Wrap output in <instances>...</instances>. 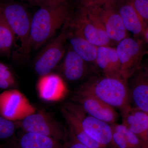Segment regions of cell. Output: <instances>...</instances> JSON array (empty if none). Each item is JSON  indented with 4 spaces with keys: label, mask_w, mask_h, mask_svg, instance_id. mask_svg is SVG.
Segmentation results:
<instances>
[{
    "label": "cell",
    "mask_w": 148,
    "mask_h": 148,
    "mask_svg": "<svg viewBox=\"0 0 148 148\" xmlns=\"http://www.w3.org/2000/svg\"><path fill=\"white\" fill-rule=\"evenodd\" d=\"M15 37L7 22L0 13V55H10Z\"/></svg>",
    "instance_id": "44dd1931"
},
{
    "label": "cell",
    "mask_w": 148,
    "mask_h": 148,
    "mask_svg": "<svg viewBox=\"0 0 148 148\" xmlns=\"http://www.w3.org/2000/svg\"><path fill=\"white\" fill-rule=\"evenodd\" d=\"M127 82L122 78L92 76L74 93L93 96L114 109H119L122 112L131 106Z\"/></svg>",
    "instance_id": "7a4b0ae2"
},
{
    "label": "cell",
    "mask_w": 148,
    "mask_h": 148,
    "mask_svg": "<svg viewBox=\"0 0 148 148\" xmlns=\"http://www.w3.org/2000/svg\"><path fill=\"white\" fill-rule=\"evenodd\" d=\"M25 1H28L30 2L34 3V0H25Z\"/></svg>",
    "instance_id": "836d02e7"
},
{
    "label": "cell",
    "mask_w": 148,
    "mask_h": 148,
    "mask_svg": "<svg viewBox=\"0 0 148 148\" xmlns=\"http://www.w3.org/2000/svg\"><path fill=\"white\" fill-rule=\"evenodd\" d=\"M15 148H64V145L51 137L24 131L18 136Z\"/></svg>",
    "instance_id": "ac0fdd59"
},
{
    "label": "cell",
    "mask_w": 148,
    "mask_h": 148,
    "mask_svg": "<svg viewBox=\"0 0 148 148\" xmlns=\"http://www.w3.org/2000/svg\"><path fill=\"white\" fill-rule=\"evenodd\" d=\"M36 88L40 98L48 102L61 101L67 91L66 84L62 77L52 73L40 77Z\"/></svg>",
    "instance_id": "7c38bea8"
},
{
    "label": "cell",
    "mask_w": 148,
    "mask_h": 148,
    "mask_svg": "<svg viewBox=\"0 0 148 148\" xmlns=\"http://www.w3.org/2000/svg\"><path fill=\"white\" fill-rule=\"evenodd\" d=\"M95 66L105 76L122 78L120 62L116 48L110 46L98 47Z\"/></svg>",
    "instance_id": "9a60e30c"
},
{
    "label": "cell",
    "mask_w": 148,
    "mask_h": 148,
    "mask_svg": "<svg viewBox=\"0 0 148 148\" xmlns=\"http://www.w3.org/2000/svg\"><path fill=\"white\" fill-rule=\"evenodd\" d=\"M65 1H67L71 3L72 4H73V3H74L76 5L78 2L79 1V0H65Z\"/></svg>",
    "instance_id": "1f68e13d"
},
{
    "label": "cell",
    "mask_w": 148,
    "mask_h": 148,
    "mask_svg": "<svg viewBox=\"0 0 148 148\" xmlns=\"http://www.w3.org/2000/svg\"><path fill=\"white\" fill-rule=\"evenodd\" d=\"M116 6L127 32L135 38L143 39L147 26L134 7L132 0H116Z\"/></svg>",
    "instance_id": "5bb4252c"
},
{
    "label": "cell",
    "mask_w": 148,
    "mask_h": 148,
    "mask_svg": "<svg viewBox=\"0 0 148 148\" xmlns=\"http://www.w3.org/2000/svg\"><path fill=\"white\" fill-rule=\"evenodd\" d=\"M0 13L20 41L19 50L27 58L32 18L28 11L21 4L8 2L0 3Z\"/></svg>",
    "instance_id": "277c9868"
},
{
    "label": "cell",
    "mask_w": 148,
    "mask_h": 148,
    "mask_svg": "<svg viewBox=\"0 0 148 148\" xmlns=\"http://www.w3.org/2000/svg\"><path fill=\"white\" fill-rule=\"evenodd\" d=\"M89 66L69 46L61 64V71L65 79L70 82H77L87 76L90 69Z\"/></svg>",
    "instance_id": "4fadbf2b"
},
{
    "label": "cell",
    "mask_w": 148,
    "mask_h": 148,
    "mask_svg": "<svg viewBox=\"0 0 148 148\" xmlns=\"http://www.w3.org/2000/svg\"><path fill=\"white\" fill-rule=\"evenodd\" d=\"M16 85L13 73L8 66L0 62V89H10Z\"/></svg>",
    "instance_id": "603a6c76"
},
{
    "label": "cell",
    "mask_w": 148,
    "mask_h": 148,
    "mask_svg": "<svg viewBox=\"0 0 148 148\" xmlns=\"http://www.w3.org/2000/svg\"><path fill=\"white\" fill-rule=\"evenodd\" d=\"M18 127L24 132L49 136L58 141L66 138L64 128L56 120L43 110L36 111L24 119L17 121Z\"/></svg>",
    "instance_id": "9c48e42d"
},
{
    "label": "cell",
    "mask_w": 148,
    "mask_h": 148,
    "mask_svg": "<svg viewBox=\"0 0 148 148\" xmlns=\"http://www.w3.org/2000/svg\"><path fill=\"white\" fill-rule=\"evenodd\" d=\"M113 148H130L125 138L121 133L113 129L112 145Z\"/></svg>",
    "instance_id": "4316f807"
},
{
    "label": "cell",
    "mask_w": 148,
    "mask_h": 148,
    "mask_svg": "<svg viewBox=\"0 0 148 148\" xmlns=\"http://www.w3.org/2000/svg\"><path fill=\"white\" fill-rule=\"evenodd\" d=\"M0 148H10L6 147H0Z\"/></svg>",
    "instance_id": "e575fe53"
},
{
    "label": "cell",
    "mask_w": 148,
    "mask_h": 148,
    "mask_svg": "<svg viewBox=\"0 0 148 148\" xmlns=\"http://www.w3.org/2000/svg\"><path fill=\"white\" fill-rule=\"evenodd\" d=\"M98 8L88 9L76 5L68 22L69 30L98 47L112 46V43L106 33Z\"/></svg>",
    "instance_id": "3957f363"
},
{
    "label": "cell",
    "mask_w": 148,
    "mask_h": 148,
    "mask_svg": "<svg viewBox=\"0 0 148 148\" xmlns=\"http://www.w3.org/2000/svg\"><path fill=\"white\" fill-rule=\"evenodd\" d=\"M147 145L148 148V129L147 131Z\"/></svg>",
    "instance_id": "d6a6232c"
},
{
    "label": "cell",
    "mask_w": 148,
    "mask_h": 148,
    "mask_svg": "<svg viewBox=\"0 0 148 148\" xmlns=\"http://www.w3.org/2000/svg\"><path fill=\"white\" fill-rule=\"evenodd\" d=\"M67 40L72 49L85 61L89 64L95 66L98 47L74 34L69 29Z\"/></svg>",
    "instance_id": "d6986e66"
},
{
    "label": "cell",
    "mask_w": 148,
    "mask_h": 148,
    "mask_svg": "<svg viewBox=\"0 0 148 148\" xmlns=\"http://www.w3.org/2000/svg\"><path fill=\"white\" fill-rule=\"evenodd\" d=\"M69 138V141L64 145V148H89L77 141L70 132Z\"/></svg>",
    "instance_id": "83f0119b"
},
{
    "label": "cell",
    "mask_w": 148,
    "mask_h": 148,
    "mask_svg": "<svg viewBox=\"0 0 148 148\" xmlns=\"http://www.w3.org/2000/svg\"><path fill=\"white\" fill-rule=\"evenodd\" d=\"M132 3L139 15L148 26V0H132Z\"/></svg>",
    "instance_id": "d4e9b609"
},
{
    "label": "cell",
    "mask_w": 148,
    "mask_h": 148,
    "mask_svg": "<svg viewBox=\"0 0 148 148\" xmlns=\"http://www.w3.org/2000/svg\"><path fill=\"white\" fill-rule=\"evenodd\" d=\"M64 107L76 118L85 132L92 139L106 147H112V125L88 114L75 102L66 103Z\"/></svg>",
    "instance_id": "8992f818"
},
{
    "label": "cell",
    "mask_w": 148,
    "mask_h": 148,
    "mask_svg": "<svg viewBox=\"0 0 148 148\" xmlns=\"http://www.w3.org/2000/svg\"><path fill=\"white\" fill-rule=\"evenodd\" d=\"M18 127L17 121L10 120L0 114V140H7L12 138Z\"/></svg>",
    "instance_id": "cb8c5ba5"
},
{
    "label": "cell",
    "mask_w": 148,
    "mask_h": 148,
    "mask_svg": "<svg viewBox=\"0 0 148 148\" xmlns=\"http://www.w3.org/2000/svg\"><path fill=\"white\" fill-rule=\"evenodd\" d=\"M61 112L69 126V131L77 141L89 148H106L88 135L76 118L64 107L61 108Z\"/></svg>",
    "instance_id": "ffe728a7"
},
{
    "label": "cell",
    "mask_w": 148,
    "mask_h": 148,
    "mask_svg": "<svg viewBox=\"0 0 148 148\" xmlns=\"http://www.w3.org/2000/svg\"><path fill=\"white\" fill-rule=\"evenodd\" d=\"M142 73L148 82V61L144 64L142 68H140Z\"/></svg>",
    "instance_id": "f546056e"
},
{
    "label": "cell",
    "mask_w": 148,
    "mask_h": 148,
    "mask_svg": "<svg viewBox=\"0 0 148 148\" xmlns=\"http://www.w3.org/2000/svg\"><path fill=\"white\" fill-rule=\"evenodd\" d=\"M58 1L59 0H34V3L40 6L51 3Z\"/></svg>",
    "instance_id": "f1b7e54d"
},
{
    "label": "cell",
    "mask_w": 148,
    "mask_h": 148,
    "mask_svg": "<svg viewBox=\"0 0 148 148\" xmlns=\"http://www.w3.org/2000/svg\"><path fill=\"white\" fill-rule=\"evenodd\" d=\"M106 33L112 44H117L129 37L116 6V0H112L98 8Z\"/></svg>",
    "instance_id": "30bf717a"
},
{
    "label": "cell",
    "mask_w": 148,
    "mask_h": 148,
    "mask_svg": "<svg viewBox=\"0 0 148 148\" xmlns=\"http://www.w3.org/2000/svg\"><path fill=\"white\" fill-rule=\"evenodd\" d=\"M122 124L147 145L148 113L130 106L122 112Z\"/></svg>",
    "instance_id": "2e32d148"
},
{
    "label": "cell",
    "mask_w": 148,
    "mask_h": 148,
    "mask_svg": "<svg viewBox=\"0 0 148 148\" xmlns=\"http://www.w3.org/2000/svg\"><path fill=\"white\" fill-rule=\"evenodd\" d=\"M114 130L121 133L124 136L130 148H148L144 141L128 129L123 124L112 125Z\"/></svg>",
    "instance_id": "7402d4cb"
},
{
    "label": "cell",
    "mask_w": 148,
    "mask_h": 148,
    "mask_svg": "<svg viewBox=\"0 0 148 148\" xmlns=\"http://www.w3.org/2000/svg\"><path fill=\"white\" fill-rule=\"evenodd\" d=\"M121 64V75L127 80L140 68L145 52L143 40L127 37L117 44L116 48Z\"/></svg>",
    "instance_id": "52a82bcc"
},
{
    "label": "cell",
    "mask_w": 148,
    "mask_h": 148,
    "mask_svg": "<svg viewBox=\"0 0 148 148\" xmlns=\"http://www.w3.org/2000/svg\"><path fill=\"white\" fill-rule=\"evenodd\" d=\"M111 1L112 0H79L76 5L86 8L96 9Z\"/></svg>",
    "instance_id": "484cf974"
},
{
    "label": "cell",
    "mask_w": 148,
    "mask_h": 148,
    "mask_svg": "<svg viewBox=\"0 0 148 148\" xmlns=\"http://www.w3.org/2000/svg\"><path fill=\"white\" fill-rule=\"evenodd\" d=\"M65 0L40 5L32 18L28 53L48 41L58 29L68 22L75 8Z\"/></svg>",
    "instance_id": "6da1fadb"
},
{
    "label": "cell",
    "mask_w": 148,
    "mask_h": 148,
    "mask_svg": "<svg viewBox=\"0 0 148 148\" xmlns=\"http://www.w3.org/2000/svg\"><path fill=\"white\" fill-rule=\"evenodd\" d=\"M129 88L130 102L134 108L148 113V82L140 68L132 76Z\"/></svg>",
    "instance_id": "e0dca14e"
},
{
    "label": "cell",
    "mask_w": 148,
    "mask_h": 148,
    "mask_svg": "<svg viewBox=\"0 0 148 148\" xmlns=\"http://www.w3.org/2000/svg\"><path fill=\"white\" fill-rule=\"evenodd\" d=\"M36 111L27 97L18 89H7L0 93V114L7 119L20 121Z\"/></svg>",
    "instance_id": "ba28073f"
},
{
    "label": "cell",
    "mask_w": 148,
    "mask_h": 148,
    "mask_svg": "<svg viewBox=\"0 0 148 148\" xmlns=\"http://www.w3.org/2000/svg\"><path fill=\"white\" fill-rule=\"evenodd\" d=\"M69 28L68 23L54 39L37 55L34 61V69L40 77L50 73L64 58Z\"/></svg>",
    "instance_id": "5b68a950"
},
{
    "label": "cell",
    "mask_w": 148,
    "mask_h": 148,
    "mask_svg": "<svg viewBox=\"0 0 148 148\" xmlns=\"http://www.w3.org/2000/svg\"><path fill=\"white\" fill-rule=\"evenodd\" d=\"M72 101L77 103L88 114L112 125L118 119L115 110L108 104L91 95L74 93Z\"/></svg>",
    "instance_id": "8fae6325"
},
{
    "label": "cell",
    "mask_w": 148,
    "mask_h": 148,
    "mask_svg": "<svg viewBox=\"0 0 148 148\" xmlns=\"http://www.w3.org/2000/svg\"><path fill=\"white\" fill-rule=\"evenodd\" d=\"M143 39H144L145 41L146 42L147 44L148 45V26H147L145 33H144Z\"/></svg>",
    "instance_id": "4dcf8cb0"
}]
</instances>
